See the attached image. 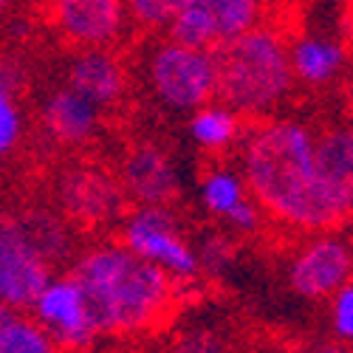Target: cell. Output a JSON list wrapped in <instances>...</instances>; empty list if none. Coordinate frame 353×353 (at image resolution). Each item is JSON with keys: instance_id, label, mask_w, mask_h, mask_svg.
Segmentation results:
<instances>
[{"instance_id": "6da1fadb", "label": "cell", "mask_w": 353, "mask_h": 353, "mask_svg": "<svg viewBox=\"0 0 353 353\" xmlns=\"http://www.w3.org/2000/svg\"><path fill=\"white\" fill-rule=\"evenodd\" d=\"M238 170L263 218L291 232H339L316 172V128L300 116L252 122L238 144Z\"/></svg>"}, {"instance_id": "7a4b0ae2", "label": "cell", "mask_w": 353, "mask_h": 353, "mask_svg": "<svg viewBox=\"0 0 353 353\" xmlns=\"http://www.w3.org/2000/svg\"><path fill=\"white\" fill-rule=\"evenodd\" d=\"M68 274L79 283L91 305L99 339L150 331L167 316L175 297V283L119 241L82 249L74 254Z\"/></svg>"}, {"instance_id": "3957f363", "label": "cell", "mask_w": 353, "mask_h": 353, "mask_svg": "<svg viewBox=\"0 0 353 353\" xmlns=\"http://www.w3.org/2000/svg\"><path fill=\"white\" fill-rule=\"evenodd\" d=\"M218 102L234 110L243 122H263L294 94L285 32L274 23H260L249 34L215 51Z\"/></svg>"}, {"instance_id": "277c9868", "label": "cell", "mask_w": 353, "mask_h": 353, "mask_svg": "<svg viewBox=\"0 0 353 353\" xmlns=\"http://www.w3.org/2000/svg\"><path fill=\"white\" fill-rule=\"evenodd\" d=\"M144 82L150 97L172 113H195L218 99L215 51L159 40L144 57Z\"/></svg>"}, {"instance_id": "5b68a950", "label": "cell", "mask_w": 353, "mask_h": 353, "mask_svg": "<svg viewBox=\"0 0 353 353\" xmlns=\"http://www.w3.org/2000/svg\"><path fill=\"white\" fill-rule=\"evenodd\" d=\"M119 243L139 260L164 272L172 283H192L201 274L195 243L184 234L170 207H133L119 221Z\"/></svg>"}, {"instance_id": "8992f818", "label": "cell", "mask_w": 353, "mask_h": 353, "mask_svg": "<svg viewBox=\"0 0 353 353\" xmlns=\"http://www.w3.org/2000/svg\"><path fill=\"white\" fill-rule=\"evenodd\" d=\"M54 277L20 212H0V305L12 314H26L34 297Z\"/></svg>"}, {"instance_id": "52a82bcc", "label": "cell", "mask_w": 353, "mask_h": 353, "mask_svg": "<svg viewBox=\"0 0 353 353\" xmlns=\"http://www.w3.org/2000/svg\"><path fill=\"white\" fill-rule=\"evenodd\" d=\"M291 291L303 300H331L353 280V241L342 232H319L297 246L285 269Z\"/></svg>"}, {"instance_id": "ba28073f", "label": "cell", "mask_w": 353, "mask_h": 353, "mask_svg": "<svg viewBox=\"0 0 353 353\" xmlns=\"http://www.w3.org/2000/svg\"><path fill=\"white\" fill-rule=\"evenodd\" d=\"M28 316L54 339V345L63 353H82L99 339L91 305L71 274H54L34 297Z\"/></svg>"}, {"instance_id": "9c48e42d", "label": "cell", "mask_w": 353, "mask_h": 353, "mask_svg": "<svg viewBox=\"0 0 353 353\" xmlns=\"http://www.w3.org/2000/svg\"><path fill=\"white\" fill-rule=\"evenodd\" d=\"M57 203L77 226H105L125 218V192L119 179L88 164H74L57 175Z\"/></svg>"}, {"instance_id": "30bf717a", "label": "cell", "mask_w": 353, "mask_h": 353, "mask_svg": "<svg viewBox=\"0 0 353 353\" xmlns=\"http://www.w3.org/2000/svg\"><path fill=\"white\" fill-rule=\"evenodd\" d=\"M48 12L54 28L79 51H113L130 26L128 9L119 0H60Z\"/></svg>"}, {"instance_id": "8fae6325", "label": "cell", "mask_w": 353, "mask_h": 353, "mask_svg": "<svg viewBox=\"0 0 353 353\" xmlns=\"http://www.w3.org/2000/svg\"><path fill=\"white\" fill-rule=\"evenodd\" d=\"M285 43L294 85L300 88H314V91L331 88L353 63L345 37L325 32V28H300V32L285 34Z\"/></svg>"}, {"instance_id": "7c38bea8", "label": "cell", "mask_w": 353, "mask_h": 353, "mask_svg": "<svg viewBox=\"0 0 353 353\" xmlns=\"http://www.w3.org/2000/svg\"><path fill=\"white\" fill-rule=\"evenodd\" d=\"M198 203L210 218H218L238 234H254L263 226V212L249 195V187L238 167L212 164L198 181Z\"/></svg>"}, {"instance_id": "4fadbf2b", "label": "cell", "mask_w": 353, "mask_h": 353, "mask_svg": "<svg viewBox=\"0 0 353 353\" xmlns=\"http://www.w3.org/2000/svg\"><path fill=\"white\" fill-rule=\"evenodd\" d=\"M316 172L339 223L353 221V122L336 119L316 128Z\"/></svg>"}, {"instance_id": "5bb4252c", "label": "cell", "mask_w": 353, "mask_h": 353, "mask_svg": "<svg viewBox=\"0 0 353 353\" xmlns=\"http://www.w3.org/2000/svg\"><path fill=\"white\" fill-rule=\"evenodd\" d=\"M119 184L136 207H170V201L179 195V167L164 147L144 141L125 156Z\"/></svg>"}, {"instance_id": "9a60e30c", "label": "cell", "mask_w": 353, "mask_h": 353, "mask_svg": "<svg viewBox=\"0 0 353 353\" xmlns=\"http://www.w3.org/2000/svg\"><path fill=\"white\" fill-rule=\"evenodd\" d=\"M65 88L105 110L122 102L128 91V68L122 57L110 48L77 51L65 68Z\"/></svg>"}, {"instance_id": "2e32d148", "label": "cell", "mask_w": 353, "mask_h": 353, "mask_svg": "<svg viewBox=\"0 0 353 353\" xmlns=\"http://www.w3.org/2000/svg\"><path fill=\"white\" fill-rule=\"evenodd\" d=\"M40 125L48 139L65 147L91 141L102 128V110L74 94L71 88H57L40 105Z\"/></svg>"}, {"instance_id": "e0dca14e", "label": "cell", "mask_w": 353, "mask_h": 353, "mask_svg": "<svg viewBox=\"0 0 353 353\" xmlns=\"http://www.w3.org/2000/svg\"><path fill=\"white\" fill-rule=\"evenodd\" d=\"M190 139L207 153H223L238 147L243 133H246V122L241 119L234 110H229L223 102H210L201 110L190 113Z\"/></svg>"}, {"instance_id": "ac0fdd59", "label": "cell", "mask_w": 353, "mask_h": 353, "mask_svg": "<svg viewBox=\"0 0 353 353\" xmlns=\"http://www.w3.org/2000/svg\"><path fill=\"white\" fill-rule=\"evenodd\" d=\"M167 40L198 51H218L221 40L212 0H179L167 26Z\"/></svg>"}, {"instance_id": "d6986e66", "label": "cell", "mask_w": 353, "mask_h": 353, "mask_svg": "<svg viewBox=\"0 0 353 353\" xmlns=\"http://www.w3.org/2000/svg\"><path fill=\"white\" fill-rule=\"evenodd\" d=\"M20 85H23L20 68L14 63H0V164L9 156H14L26 133V116L17 99Z\"/></svg>"}, {"instance_id": "ffe728a7", "label": "cell", "mask_w": 353, "mask_h": 353, "mask_svg": "<svg viewBox=\"0 0 353 353\" xmlns=\"http://www.w3.org/2000/svg\"><path fill=\"white\" fill-rule=\"evenodd\" d=\"M20 218L51 266L74 260V234L60 215H54L48 210H28V212H20Z\"/></svg>"}, {"instance_id": "44dd1931", "label": "cell", "mask_w": 353, "mask_h": 353, "mask_svg": "<svg viewBox=\"0 0 353 353\" xmlns=\"http://www.w3.org/2000/svg\"><path fill=\"white\" fill-rule=\"evenodd\" d=\"M0 353H63L28 314H6L0 322Z\"/></svg>"}, {"instance_id": "7402d4cb", "label": "cell", "mask_w": 353, "mask_h": 353, "mask_svg": "<svg viewBox=\"0 0 353 353\" xmlns=\"http://www.w3.org/2000/svg\"><path fill=\"white\" fill-rule=\"evenodd\" d=\"M212 6H215L221 46L238 40L249 34L252 28H257L260 23H266V17H263L266 6L254 3V0H212Z\"/></svg>"}, {"instance_id": "603a6c76", "label": "cell", "mask_w": 353, "mask_h": 353, "mask_svg": "<svg viewBox=\"0 0 353 353\" xmlns=\"http://www.w3.org/2000/svg\"><path fill=\"white\" fill-rule=\"evenodd\" d=\"M175 6H179V0H130L125 3L130 26L147 28V32H167Z\"/></svg>"}, {"instance_id": "cb8c5ba5", "label": "cell", "mask_w": 353, "mask_h": 353, "mask_svg": "<svg viewBox=\"0 0 353 353\" xmlns=\"http://www.w3.org/2000/svg\"><path fill=\"white\" fill-rule=\"evenodd\" d=\"M195 254H198V266L201 272H223L232 257H234V249H232V241L226 234H203V238L195 243Z\"/></svg>"}, {"instance_id": "d4e9b609", "label": "cell", "mask_w": 353, "mask_h": 353, "mask_svg": "<svg viewBox=\"0 0 353 353\" xmlns=\"http://www.w3.org/2000/svg\"><path fill=\"white\" fill-rule=\"evenodd\" d=\"M331 331L339 342H353V280L331 297Z\"/></svg>"}, {"instance_id": "484cf974", "label": "cell", "mask_w": 353, "mask_h": 353, "mask_svg": "<svg viewBox=\"0 0 353 353\" xmlns=\"http://www.w3.org/2000/svg\"><path fill=\"white\" fill-rule=\"evenodd\" d=\"M305 353H347L345 347H336V345H325V347H316V350H305Z\"/></svg>"}, {"instance_id": "4316f807", "label": "cell", "mask_w": 353, "mask_h": 353, "mask_svg": "<svg viewBox=\"0 0 353 353\" xmlns=\"http://www.w3.org/2000/svg\"><path fill=\"white\" fill-rule=\"evenodd\" d=\"M347 110H350V122H353V79L347 82Z\"/></svg>"}, {"instance_id": "83f0119b", "label": "cell", "mask_w": 353, "mask_h": 353, "mask_svg": "<svg viewBox=\"0 0 353 353\" xmlns=\"http://www.w3.org/2000/svg\"><path fill=\"white\" fill-rule=\"evenodd\" d=\"M350 40H347V46H350V54H353V20H350V34H347Z\"/></svg>"}, {"instance_id": "f1b7e54d", "label": "cell", "mask_w": 353, "mask_h": 353, "mask_svg": "<svg viewBox=\"0 0 353 353\" xmlns=\"http://www.w3.org/2000/svg\"><path fill=\"white\" fill-rule=\"evenodd\" d=\"M6 9H9V3H6V0H0V14H3Z\"/></svg>"}, {"instance_id": "f546056e", "label": "cell", "mask_w": 353, "mask_h": 353, "mask_svg": "<svg viewBox=\"0 0 353 353\" xmlns=\"http://www.w3.org/2000/svg\"><path fill=\"white\" fill-rule=\"evenodd\" d=\"M6 314H9V311H6L3 305H0V322H3V316H6Z\"/></svg>"}]
</instances>
